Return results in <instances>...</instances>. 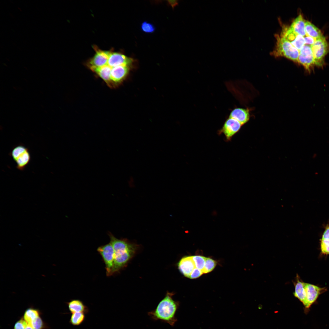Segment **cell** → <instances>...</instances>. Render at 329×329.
<instances>
[{
    "instance_id": "cell-1",
    "label": "cell",
    "mask_w": 329,
    "mask_h": 329,
    "mask_svg": "<svg viewBox=\"0 0 329 329\" xmlns=\"http://www.w3.org/2000/svg\"><path fill=\"white\" fill-rule=\"evenodd\" d=\"M110 242L114 251V260L112 275L124 268L133 256L136 246L126 239H119L109 232Z\"/></svg>"
},
{
    "instance_id": "cell-2",
    "label": "cell",
    "mask_w": 329,
    "mask_h": 329,
    "mask_svg": "<svg viewBox=\"0 0 329 329\" xmlns=\"http://www.w3.org/2000/svg\"><path fill=\"white\" fill-rule=\"evenodd\" d=\"M173 294L167 293L159 302L156 308L148 313V315L154 320H160L173 326L177 321L175 317L178 304L172 298Z\"/></svg>"
},
{
    "instance_id": "cell-3",
    "label": "cell",
    "mask_w": 329,
    "mask_h": 329,
    "mask_svg": "<svg viewBox=\"0 0 329 329\" xmlns=\"http://www.w3.org/2000/svg\"><path fill=\"white\" fill-rule=\"evenodd\" d=\"M275 48L273 51L276 57L282 56L298 62L299 51L290 43L281 36L277 35Z\"/></svg>"
},
{
    "instance_id": "cell-4",
    "label": "cell",
    "mask_w": 329,
    "mask_h": 329,
    "mask_svg": "<svg viewBox=\"0 0 329 329\" xmlns=\"http://www.w3.org/2000/svg\"><path fill=\"white\" fill-rule=\"evenodd\" d=\"M97 251L102 257L105 265L107 276L112 275L114 260V251L109 242L98 247Z\"/></svg>"
},
{
    "instance_id": "cell-5",
    "label": "cell",
    "mask_w": 329,
    "mask_h": 329,
    "mask_svg": "<svg viewBox=\"0 0 329 329\" xmlns=\"http://www.w3.org/2000/svg\"><path fill=\"white\" fill-rule=\"evenodd\" d=\"M11 155L16 164V168L22 171L29 163L30 155L28 149L22 145H19L12 149Z\"/></svg>"
},
{
    "instance_id": "cell-6",
    "label": "cell",
    "mask_w": 329,
    "mask_h": 329,
    "mask_svg": "<svg viewBox=\"0 0 329 329\" xmlns=\"http://www.w3.org/2000/svg\"><path fill=\"white\" fill-rule=\"evenodd\" d=\"M311 48L315 64L322 66L324 64V58L329 51V46L324 37L316 39Z\"/></svg>"
},
{
    "instance_id": "cell-7",
    "label": "cell",
    "mask_w": 329,
    "mask_h": 329,
    "mask_svg": "<svg viewBox=\"0 0 329 329\" xmlns=\"http://www.w3.org/2000/svg\"><path fill=\"white\" fill-rule=\"evenodd\" d=\"M306 301L304 306L307 313L311 305L316 301L319 295L326 292V288H321L311 284L305 283Z\"/></svg>"
},
{
    "instance_id": "cell-8",
    "label": "cell",
    "mask_w": 329,
    "mask_h": 329,
    "mask_svg": "<svg viewBox=\"0 0 329 329\" xmlns=\"http://www.w3.org/2000/svg\"><path fill=\"white\" fill-rule=\"evenodd\" d=\"M131 67L121 65L111 68L109 87L115 88L122 83L128 76Z\"/></svg>"
},
{
    "instance_id": "cell-9",
    "label": "cell",
    "mask_w": 329,
    "mask_h": 329,
    "mask_svg": "<svg viewBox=\"0 0 329 329\" xmlns=\"http://www.w3.org/2000/svg\"><path fill=\"white\" fill-rule=\"evenodd\" d=\"M281 36L290 43L299 51L305 45L304 37L292 30L289 27H284Z\"/></svg>"
},
{
    "instance_id": "cell-10",
    "label": "cell",
    "mask_w": 329,
    "mask_h": 329,
    "mask_svg": "<svg viewBox=\"0 0 329 329\" xmlns=\"http://www.w3.org/2000/svg\"><path fill=\"white\" fill-rule=\"evenodd\" d=\"M95 53L87 62V65L90 69L106 65L108 61L110 51H104L94 47Z\"/></svg>"
},
{
    "instance_id": "cell-11",
    "label": "cell",
    "mask_w": 329,
    "mask_h": 329,
    "mask_svg": "<svg viewBox=\"0 0 329 329\" xmlns=\"http://www.w3.org/2000/svg\"><path fill=\"white\" fill-rule=\"evenodd\" d=\"M242 125L237 120L229 118L226 120L219 132L223 133L226 140L229 141L239 131Z\"/></svg>"
},
{
    "instance_id": "cell-12",
    "label": "cell",
    "mask_w": 329,
    "mask_h": 329,
    "mask_svg": "<svg viewBox=\"0 0 329 329\" xmlns=\"http://www.w3.org/2000/svg\"><path fill=\"white\" fill-rule=\"evenodd\" d=\"M133 62L134 60L133 58L128 57L122 54L110 51L106 65L111 68L121 65L131 67Z\"/></svg>"
},
{
    "instance_id": "cell-13",
    "label": "cell",
    "mask_w": 329,
    "mask_h": 329,
    "mask_svg": "<svg viewBox=\"0 0 329 329\" xmlns=\"http://www.w3.org/2000/svg\"><path fill=\"white\" fill-rule=\"evenodd\" d=\"M298 62L309 71L315 64L310 46L305 44L299 51Z\"/></svg>"
},
{
    "instance_id": "cell-14",
    "label": "cell",
    "mask_w": 329,
    "mask_h": 329,
    "mask_svg": "<svg viewBox=\"0 0 329 329\" xmlns=\"http://www.w3.org/2000/svg\"><path fill=\"white\" fill-rule=\"evenodd\" d=\"M180 272L185 276L189 278L190 274L196 268L192 256H186L182 258L178 264Z\"/></svg>"
},
{
    "instance_id": "cell-15",
    "label": "cell",
    "mask_w": 329,
    "mask_h": 329,
    "mask_svg": "<svg viewBox=\"0 0 329 329\" xmlns=\"http://www.w3.org/2000/svg\"><path fill=\"white\" fill-rule=\"evenodd\" d=\"M234 119L242 125L247 122L250 118L249 109L242 108H236L233 109L230 114L229 117Z\"/></svg>"
},
{
    "instance_id": "cell-16",
    "label": "cell",
    "mask_w": 329,
    "mask_h": 329,
    "mask_svg": "<svg viewBox=\"0 0 329 329\" xmlns=\"http://www.w3.org/2000/svg\"><path fill=\"white\" fill-rule=\"evenodd\" d=\"M295 286L294 296L297 298L304 305L306 301V295L304 284L297 275L296 281L294 282Z\"/></svg>"
},
{
    "instance_id": "cell-17",
    "label": "cell",
    "mask_w": 329,
    "mask_h": 329,
    "mask_svg": "<svg viewBox=\"0 0 329 329\" xmlns=\"http://www.w3.org/2000/svg\"><path fill=\"white\" fill-rule=\"evenodd\" d=\"M305 23L302 15L299 14L294 20L289 27L297 34L305 37L306 36Z\"/></svg>"
},
{
    "instance_id": "cell-18",
    "label": "cell",
    "mask_w": 329,
    "mask_h": 329,
    "mask_svg": "<svg viewBox=\"0 0 329 329\" xmlns=\"http://www.w3.org/2000/svg\"><path fill=\"white\" fill-rule=\"evenodd\" d=\"M69 310L71 313L82 312L85 314L89 311L88 307L81 300L74 299L67 303Z\"/></svg>"
},
{
    "instance_id": "cell-19",
    "label": "cell",
    "mask_w": 329,
    "mask_h": 329,
    "mask_svg": "<svg viewBox=\"0 0 329 329\" xmlns=\"http://www.w3.org/2000/svg\"><path fill=\"white\" fill-rule=\"evenodd\" d=\"M305 30L306 35L317 39L324 37L320 30L310 22L305 23Z\"/></svg>"
},
{
    "instance_id": "cell-20",
    "label": "cell",
    "mask_w": 329,
    "mask_h": 329,
    "mask_svg": "<svg viewBox=\"0 0 329 329\" xmlns=\"http://www.w3.org/2000/svg\"><path fill=\"white\" fill-rule=\"evenodd\" d=\"M320 249L322 253L329 254V226L326 227L322 235Z\"/></svg>"
},
{
    "instance_id": "cell-21",
    "label": "cell",
    "mask_w": 329,
    "mask_h": 329,
    "mask_svg": "<svg viewBox=\"0 0 329 329\" xmlns=\"http://www.w3.org/2000/svg\"><path fill=\"white\" fill-rule=\"evenodd\" d=\"M85 313L82 312H76L72 313L69 320L70 324L74 326H79L84 321Z\"/></svg>"
},
{
    "instance_id": "cell-22",
    "label": "cell",
    "mask_w": 329,
    "mask_h": 329,
    "mask_svg": "<svg viewBox=\"0 0 329 329\" xmlns=\"http://www.w3.org/2000/svg\"><path fill=\"white\" fill-rule=\"evenodd\" d=\"M38 317L39 313L37 310L30 308L25 311L24 319L28 324H29Z\"/></svg>"
},
{
    "instance_id": "cell-23",
    "label": "cell",
    "mask_w": 329,
    "mask_h": 329,
    "mask_svg": "<svg viewBox=\"0 0 329 329\" xmlns=\"http://www.w3.org/2000/svg\"><path fill=\"white\" fill-rule=\"evenodd\" d=\"M216 262L213 259L206 257L204 266L202 271L203 273H208L212 271L215 267Z\"/></svg>"
},
{
    "instance_id": "cell-24",
    "label": "cell",
    "mask_w": 329,
    "mask_h": 329,
    "mask_svg": "<svg viewBox=\"0 0 329 329\" xmlns=\"http://www.w3.org/2000/svg\"><path fill=\"white\" fill-rule=\"evenodd\" d=\"M196 268L202 270L204 266L206 257L201 256H192Z\"/></svg>"
},
{
    "instance_id": "cell-25",
    "label": "cell",
    "mask_w": 329,
    "mask_h": 329,
    "mask_svg": "<svg viewBox=\"0 0 329 329\" xmlns=\"http://www.w3.org/2000/svg\"><path fill=\"white\" fill-rule=\"evenodd\" d=\"M141 28L143 31L148 33L153 32L155 30L153 24L146 21H144L142 23Z\"/></svg>"
},
{
    "instance_id": "cell-26",
    "label": "cell",
    "mask_w": 329,
    "mask_h": 329,
    "mask_svg": "<svg viewBox=\"0 0 329 329\" xmlns=\"http://www.w3.org/2000/svg\"><path fill=\"white\" fill-rule=\"evenodd\" d=\"M34 329H42L43 323L41 318L38 317L29 324Z\"/></svg>"
},
{
    "instance_id": "cell-27",
    "label": "cell",
    "mask_w": 329,
    "mask_h": 329,
    "mask_svg": "<svg viewBox=\"0 0 329 329\" xmlns=\"http://www.w3.org/2000/svg\"><path fill=\"white\" fill-rule=\"evenodd\" d=\"M28 324L24 319H21L15 323L14 329H25Z\"/></svg>"
},
{
    "instance_id": "cell-28",
    "label": "cell",
    "mask_w": 329,
    "mask_h": 329,
    "mask_svg": "<svg viewBox=\"0 0 329 329\" xmlns=\"http://www.w3.org/2000/svg\"><path fill=\"white\" fill-rule=\"evenodd\" d=\"M203 273L202 270L195 268L191 272L189 278L191 279L197 278L200 277Z\"/></svg>"
},
{
    "instance_id": "cell-29",
    "label": "cell",
    "mask_w": 329,
    "mask_h": 329,
    "mask_svg": "<svg viewBox=\"0 0 329 329\" xmlns=\"http://www.w3.org/2000/svg\"><path fill=\"white\" fill-rule=\"evenodd\" d=\"M305 44L311 46L315 42L316 39L310 36L306 35L304 37Z\"/></svg>"
},
{
    "instance_id": "cell-30",
    "label": "cell",
    "mask_w": 329,
    "mask_h": 329,
    "mask_svg": "<svg viewBox=\"0 0 329 329\" xmlns=\"http://www.w3.org/2000/svg\"><path fill=\"white\" fill-rule=\"evenodd\" d=\"M25 329H34L33 327L29 324H28L27 326L25 328Z\"/></svg>"
}]
</instances>
